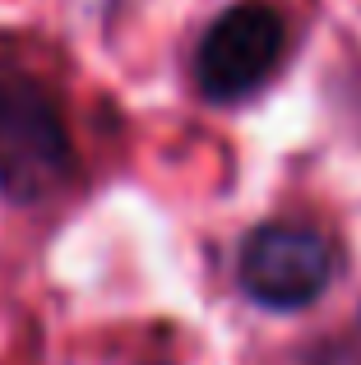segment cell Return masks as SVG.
<instances>
[{"instance_id": "obj_1", "label": "cell", "mask_w": 361, "mask_h": 365, "mask_svg": "<svg viewBox=\"0 0 361 365\" xmlns=\"http://www.w3.org/2000/svg\"><path fill=\"white\" fill-rule=\"evenodd\" d=\"M70 171V134L51 93L28 70L0 61V190L37 199Z\"/></svg>"}, {"instance_id": "obj_3", "label": "cell", "mask_w": 361, "mask_h": 365, "mask_svg": "<svg viewBox=\"0 0 361 365\" xmlns=\"http://www.w3.org/2000/svg\"><path fill=\"white\" fill-rule=\"evenodd\" d=\"M283 42H288V28H283L278 9L260 5V0L232 5L199 42L195 56L199 93L213 102H236L245 93H255L273 74Z\"/></svg>"}, {"instance_id": "obj_2", "label": "cell", "mask_w": 361, "mask_h": 365, "mask_svg": "<svg viewBox=\"0 0 361 365\" xmlns=\"http://www.w3.org/2000/svg\"><path fill=\"white\" fill-rule=\"evenodd\" d=\"M334 282V245L306 222H264L241 245V287L269 310H301Z\"/></svg>"}]
</instances>
